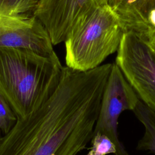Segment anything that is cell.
I'll return each instance as SVG.
<instances>
[{
	"label": "cell",
	"instance_id": "7a4b0ae2",
	"mask_svg": "<svg viewBox=\"0 0 155 155\" xmlns=\"http://www.w3.org/2000/svg\"><path fill=\"white\" fill-rule=\"evenodd\" d=\"M63 66L57 54L25 48L0 47V93L17 119L42 105L56 90Z\"/></svg>",
	"mask_w": 155,
	"mask_h": 155
},
{
	"label": "cell",
	"instance_id": "3957f363",
	"mask_svg": "<svg viewBox=\"0 0 155 155\" xmlns=\"http://www.w3.org/2000/svg\"><path fill=\"white\" fill-rule=\"evenodd\" d=\"M125 31L107 4L90 10L76 22L64 41L66 66L84 71L101 65L117 51Z\"/></svg>",
	"mask_w": 155,
	"mask_h": 155
},
{
	"label": "cell",
	"instance_id": "277c9868",
	"mask_svg": "<svg viewBox=\"0 0 155 155\" xmlns=\"http://www.w3.org/2000/svg\"><path fill=\"white\" fill-rule=\"evenodd\" d=\"M115 64L139 99L155 112V50L136 33L127 31L117 49Z\"/></svg>",
	"mask_w": 155,
	"mask_h": 155
},
{
	"label": "cell",
	"instance_id": "ba28073f",
	"mask_svg": "<svg viewBox=\"0 0 155 155\" xmlns=\"http://www.w3.org/2000/svg\"><path fill=\"white\" fill-rule=\"evenodd\" d=\"M123 27L138 35L155 30V0H142L133 10Z\"/></svg>",
	"mask_w": 155,
	"mask_h": 155
},
{
	"label": "cell",
	"instance_id": "7c38bea8",
	"mask_svg": "<svg viewBox=\"0 0 155 155\" xmlns=\"http://www.w3.org/2000/svg\"><path fill=\"white\" fill-rule=\"evenodd\" d=\"M142 0H107V5L119 18L122 25Z\"/></svg>",
	"mask_w": 155,
	"mask_h": 155
},
{
	"label": "cell",
	"instance_id": "6da1fadb",
	"mask_svg": "<svg viewBox=\"0 0 155 155\" xmlns=\"http://www.w3.org/2000/svg\"><path fill=\"white\" fill-rule=\"evenodd\" d=\"M109 64L81 71L64 67L52 94L1 137L0 155H77L91 141Z\"/></svg>",
	"mask_w": 155,
	"mask_h": 155
},
{
	"label": "cell",
	"instance_id": "5b68a950",
	"mask_svg": "<svg viewBox=\"0 0 155 155\" xmlns=\"http://www.w3.org/2000/svg\"><path fill=\"white\" fill-rule=\"evenodd\" d=\"M139 100L119 68L115 62L112 63L93 135L97 133L107 135L116 147L117 152L115 155H130L119 140L118 120L124 111H133Z\"/></svg>",
	"mask_w": 155,
	"mask_h": 155
},
{
	"label": "cell",
	"instance_id": "5bb4252c",
	"mask_svg": "<svg viewBox=\"0 0 155 155\" xmlns=\"http://www.w3.org/2000/svg\"><path fill=\"white\" fill-rule=\"evenodd\" d=\"M138 36L145 40L155 50V30L149 31Z\"/></svg>",
	"mask_w": 155,
	"mask_h": 155
},
{
	"label": "cell",
	"instance_id": "8992f818",
	"mask_svg": "<svg viewBox=\"0 0 155 155\" xmlns=\"http://www.w3.org/2000/svg\"><path fill=\"white\" fill-rule=\"evenodd\" d=\"M107 0H40L34 15L48 32L53 45L64 42L76 22Z\"/></svg>",
	"mask_w": 155,
	"mask_h": 155
},
{
	"label": "cell",
	"instance_id": "52a82bcc",
	"mask_svg": "<svg viewBox=\"0 0 155 155\" xmlns=\"http://www.w3.org/2000/svg\"><path fill=\"white\" fill-rule=\"evenodd\" d=\"M0 47L25 48L47 56L56 55L46 29L35 16L0 11Z\"/></svg>",
	"mask_w": 155,
	"mask_h": 155
},
{
	"label": "cell",
	"instance_id": "30bf717a",
	"mask_svg": "<svg viewBox=\"0 0 155 155\" xmlns=\"http://www.w3.org/2000/svg\"><path fill=\"white\" fill-rule=\"evenodd\" d=\"M40 0H0V11L12 15L33 16Z\"/></svg>",
	"mask_w": 155,
	"mask_h": 155
},
{
	"label": "cell",
	"instance_id": "9c48e42d",
	"mask_svg": "<svg viewBox=\"0 0 155 155\" xmlns=\"http://www.w3.org/2000/svg\"><path fill=\"white\" fill-rule=\"evenodd\" d=\"M133 111L145 127L144 134L138 142L136 148L155 153V112L140 100Z\"/></svg>",
	"mask_w": 155,
	"mask_h": 155
},
{
	"label": "cell",
	"instance_id": "4fadbf2b",
	"mask_svg": "<svg viewBox=\"0 0 155 155\" xmlns=\"http://www.w3.org/2000/svg\"><path fill=\"white\" fill-rule=\"evenodd\" d=\"M17 118L4 97L0 93V128L6 134L14 125Z\"/></svg>",
	"mask_w": 155,
	"mask_h": 155
},
{
	"label": "cell",
	"instance_id": "8fae6325",
	"mask_svg": "<svg viewBox=\"0 0 155 155\" xmlns=\"http://www.w3.org/2000/svg\"><path fill=\"white\" fill-rule=\"evenodd\" d=\"M91 148L87 155H107L117 152L115 144L105 134L97 133L94 134L91 140Z\"/></svg>",
	"mask_w": 155,
	"mask_h": 155
},
{
	"label": "cell",
	"instance_id": "9a60e30c",
	"mask_svg": "<svg viewBox=\"0 0 155 155\" xmlns=\"http://www.w3.org/2000/svg\"><path fill=\"white\" fill-rule=\"evenodd\" d=\"M1 128H0V140H1V137H1Z\"/></svg>",
	"mask_w": 155,
	"mask_h": 155
}]
</instances>
